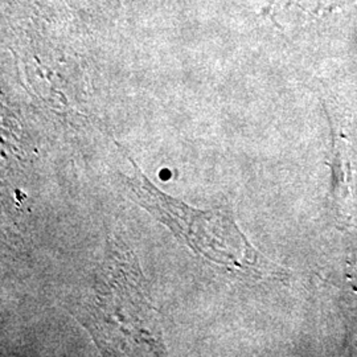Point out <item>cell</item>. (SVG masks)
Instances as JSON below:
<instances>
[{
    "instance_id": "6da1fadb",
    "label": "cell",
    "mask_w": 357,
    "mask_h": 357,
    "mask_svg": "<svg viewBox=\"0 0 357 357\" xmlns=\"http://www.w3.org/2000/svg\"><path fill=\"white\" fill-rule=\"evenodd\" d=\"M328 166L331 167V199L340 221H347L348 209L357 199L356 155L345 139H335Z\"/></svg>"
}]
</instances>
